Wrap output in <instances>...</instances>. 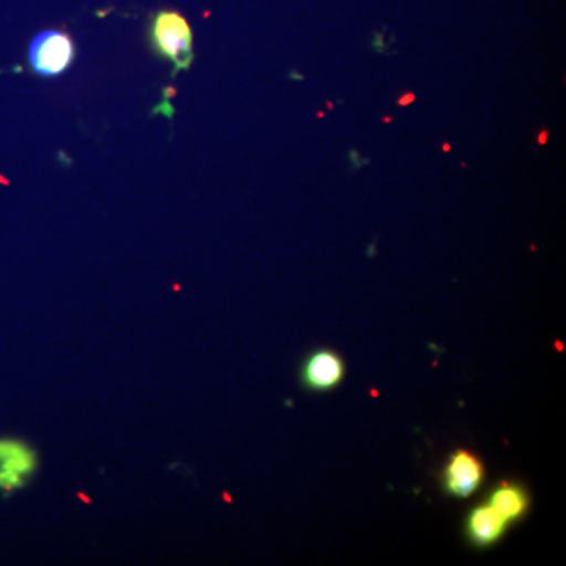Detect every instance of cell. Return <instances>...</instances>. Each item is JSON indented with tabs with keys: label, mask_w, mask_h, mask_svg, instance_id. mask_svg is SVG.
I'll return each mask as SVG.
<instances>
[{
	"label": "cell",
	"mask_w": 566,
	"mask_h": 566,
	"mask_svg": "<svg viewBox=\"0 0 566 566\" xmlns=\"http://www.w3.org/2000/svg\"><path fill=\"white\" fill-rule=\"evenodd\" d=\"M509 523L490 504L475 506L465 523L468 536L475 546H493L505 534Z\"/></svg>",
	"instance_id": "cell-6"
},
{
	"label": "cell",
	"mask_w": 566,
	"mask_h": 566,
	"mask_svg": "<svg viewBox=\"0 0 566 566\" xmlns=\"http://www.w3.org/2000/svg\"><path fill=\"white\" fill-rule=\"evenodd\" d=\"M345 376V364L338 354L322 349L308 357L303 368L305 385L314 390H329L340 385Z\"/></svg>",
	"instance_id": "cell-5"
},
{
	"label": "cell",
	"mask_w": 566,
	"mask_h": 566,
	"mask_svg": "<svg viewBox=\"0 0 566 566\" xmlns=\"http://www.w3.org/2000/svg\"><path fill=\"white\" fill-rule=\"evenodd\" d=\"M546 139H547V132H543L542 133V136H539V144H546Z\"/></svg>",
	"instance_id": "cell-9"
},
{
	"label": "cell",
	"mask_w": 566,
	"mask_h": 566,
	"mask_svg": "<svg viewBox=\"0 0 566 566\" xmlns=\"http://www.w3.org/2000/svg\"><path fill=\"white\" fill-rule=\"evenodd\" d=\"M416 96L412 95V93H408V95H405L403 98L400 99L401 106H408L409 103L415 102Z\"/></svg>",
	"instance_id": "cell-8"
},
{
	"label": "cell",
	"mask_w": 566,
	"mask_h": 566,
	"mask_svg": "<svg viewBox=\"0 0 566 566\" xmlns=\"http://www.w3.org/2000/svg\"><path fill=\"white\" fill-rule=\"evenodd\" d=\"M36 468V457L31 447L20 441H0V490L14 491L25 485Z\"/></svg>",
	"instance_id": "cell-3"
},
{
	"label": "cell",
	"mask_w": 566,
	"mask_h": 566,
	"mask_svg": "<svg viewBox=\"0 0 566 566\" xmlns=\"http://www.w3.org/2000/svg\"><path fill=\"white\" fill-rule=\"evenodd\" d=\"M74 57L73 40L66 32L50 29L40 32L29 48V62L36 74L59 76L69 69Z\"/></svg>",
	"instance_id": "cell-2"
},
{
	"label": "cell",
	"mask_w": 566,
	"mask_h": 566,
	"mask_svg": "<svg viewBox=\"0 0 566 566\" xmlns=\"http://www.w3.org/2000/svg\"><path fill=\"white\" fill-rule=\"evenodd\" d=\"M506 523L512 524L526 515L528 509V495L523 486L515 483H502L495 488L488 502Z\"/></svg>",
	"instance_id": "cell-7"
},
{
	"label": "cell",
	"mask_w": 566,
	"mask_h": 566,
	"mask_svg": "<svg viewBox=\"0 0 566 566\" xmlns=\"http://www.w3.org/2000/svg\"><path fill=\"white\" fill-rule=\"evenodd\" d=\"M447 493L469 497L483 482V464L468 450H458L450 457L444 474Z\"/></svg>",
	"instance_id": "cell-4"
},
{
	"label": "cell",
	"mask_w": 566,
	"mask_h": 566,
	"mask_svg": "<svg viewBox=\"0 0 566 566\" xmlns=\"http://www.w3.org/2000/svg\"><path fill=\"white\" fill-rule=\"evenodd\" d=\"M150 40L156 54L185 71L193 62V35L188 20L175 10H161L153 17Z\"/></svg>",
	"instance_id": "cell-1"
}]
</instances>
